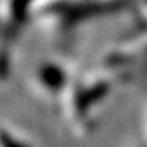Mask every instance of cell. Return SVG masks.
Masks as SVG:
<instances>
[{
  "mask_svg": "<svg viewBox=\"0 0 147 147\" xmlns=\"http://www.w3.org/2000/svg\"><path fill=\"white\" fill-rule=\"evenodd\" d=\"M41 80L49 87H61V70L54 67H42Z\"/></svg>",
  "mask_w": 147,
  "mask_h": 147,
  "instance_id": "6da1fadb",
  "label": "cell"
},
{
  "mask_svg": "<svg viewBox=\"0 0 147 147\" xmlns=\"http://www.w3.org/2000/svg\"><path fill=\"white\" fill-rule=\"evenodd\" d=\"M30 0H13V11L16 16H21L26 10V5Z\"/></svg>",
  "mask_w": 147,
  "mask_h": 147,
  "instance_id": "7a4b0ae2",
  "label": "cell"
},
{
  "mask_svg": "<svg viewBox=\"0 0 147 147\" xmlns=\"http://www.w3.org/2000/svg\"><path fill=\"white\" fill-rule=\"evenodd\" d=\"M0 141H2V146L3 147H25V146H21L20 142L13 141L10 136H2L0 137Z\"/></svg>",
  "mask_w": 147,
  "mask_h": 147,
  "instance_id": "3957f363",
  "label": "cell"
}]
</instances>
